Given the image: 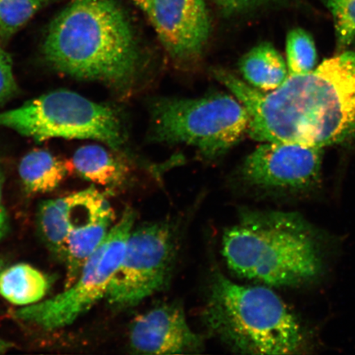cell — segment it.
I'll return each mask as SVG.
<instances>
[{"label":"cell","mask_w":355,"mask_h":355,"mask_svg":"<svg viewBox=\"0 0 355 355\" xmlns=\"http://www.w3.org/2000/svg\"><path fill=\"white\" fill-rule=\"evenodd\" d=\"M221 83L244 106L252 139L325 146L355 140V51L337 52L311 72L264 92L224 71Z\"/></svg>","instance_id":"1"},{"label":"cell","mask_w":355,"mask_h":355,"mask_svg":"<svg viewBox=\"0 0 355 355\" xmlns=\"http://www.w3.org/2000/svg\"><path fill=\"white\" fill-rule=\"evenodd\" d=\"M43 54L59 72L111 84L130 81L137 66L130 22L114 0H72L51 22Z\"/></svg>","instance_id":"2"},{"label":"cell","mask_w":355,"mask_h":355,"mask_svg":"<svg viewBox=\"0 0 355 355\" xmlns=\"http://www.w3.org/2000/svg\"><path fill=\"white\" fill-rule=\"evenodd\" d=\"M222 254L236 276L266 286H296L322 270L320 245L296 213L244 211L225 230Z\"/></svg>","instance_id":"3"},{"label":"cell","mask_w":355,"mask_h":355,"mask_svg":"<svg viewBox=\"0 0 355 355\" xmlns=\"http://www.w3.org/2000/svg\"><path fill=\"white\" fill-rule=\"evenodd\" d=\"M204 319L238 353L293 354L306 343L301 323L269 286L241 285L220 273L213 277Z\"/></svg>","instance_id":"4"},{"label":"cell","mask_w":355,"mask_h":355,"mask_svg":"<svg viewBox=\"0 0 355 355\" xmlns=\"http://www.w3.org/2000/svg\"><path fill=\"white\" fill-rule=\"evenodd\" d=\"M0 127L37 141L55 137L93 139L113 149L123 144L121 123L112 109L67 90L48 93L0 113Z\"/></svg>","instance_id":"5"},{"label":"cell","mask_w":355,"mask_h":355,"mask_svg":"<svg viewBox=\"0 0 355 355\" xmlns=\"http://www.w3.org/2000/svg\"><path fill=\"white\" fill-rule=\"evenodd\" d=\"M152 119L158 141L193 146L211 158L232 148L250 125L244 106L234 96L225 94L158 101L153 105Z\"/></svg>","instance_id":"6"},{"label":"cell","mask_w":355,"mask_h":355,"mask_svg":"<svg viewBox=\"0 0 355 355\" xmlns=\"http://www.w3.org/2000/svg\"><path fill=\"white\" fill-rule=\"evenodd\" d=\"M135 220V211L127 208L89 257L73 285L50 300L16 311L15 317L46 330L60 329L73 324L105 298L122 263Z\"/></svg>","instance_id":"7"},{"label":"cell","mask_w":355,"mask_h":355,"mask_svg":"<svg viewBox=\"0 0 355 355\" xmlns=\"http://www.w3.org/2000/svg\"><path fill=\"white\" fill-rule=\"evenodd\" d=\"M175 254V232L171 224L157 221L133 227L105 298L119 309L139 304L166 286Z\"/></svg>","instance_id":"8"},{"label":"cell","mask_w":355,"mask_h":355,"mask_svg":"<svg viewBox=\"0 0 355 355\" xmlns=\"http://www.w3.org/2000/svg\"><path fill=\"white\" fill-rule=\"evenodd\" d=\"M323 148L287 141L263 143L243 162L244 180L257 188L298 192L321 179Z\"/></svg>","instance_id":"9"},{"label":"cell","mask_w":355,"mask_h":355,"mask_svg":"<svg viewBox=\"0 0 355 355\" xmlns=\"http://www.w3.org/2000/svg\"><path fill=\"white\" fill-rule=\"evenodd\" d=\"M139 8L173 58L190 60L201 54L211 31L206 0H144Z\"/></svg>","instance_id":"10"},{"label":"cell","mask_w":355,"mask_h":355,"mask_svg":"<svg viewBox=\"0 0 355 355\" xmlns=\"http://www.w3.org/2000/svg\"><path fill=\"white\" fill-rule=\"evenodd\" d=\"M69 199L65 288L77 281L83 266L103 241L116 219L109 200L94 187L70 194Z\"/></svg>","instance_id":"11"},{"label":"cell","mask_w":355,"mask_h":355,"mask_svg":"<svg viewBox=\"0 0 355 355\" xmlns=\"http://www.w3.org/2000/svg\"><path fill=\"white\" fill-rule=\"evenodd\" d=\"M128 340L132 352L139 354L196 353L202 346L178 303L159 305L137 315L131 324Z\"/></svg>","instance_id":"12"},{"label":"cell","mask_w":355,"mask_h":355,"mask_svg":"<svg viewBox=\"0 0 355 355\" xmlns=\"http://www.w3.org/2000/svg\"><path fill=\"white\" fill-rule=\"evenodd\" d=\"M239 70L248 85L264 92L276 90L288 76L286 60L268 42L259 44L244 55L239 62Z\"/></svg>","instance_id":"13"},{"label":"cell","mask_w":355,"mask_h":355,"mask_svg":"<svg viewBox=\"0 0 355 355\" xmlns=\"http://www.w3.org/2000/svg\"><path fill=\"white\" fill-rule=\"evenodd\" d=\"M73 165L83 179L109 189L121 187L130 175L125 163L97 145L78 149L73 155Z\"/></svg>","instance_id":"14"},{"label":"cell","mask_w":355,"mask_h":355,"mask_svg":"<svg viewBox=\"0 0 355 355\" xmlns=\"http://www.w3.org/2000/svg\"><path fill=\"white\" fill-rule=\"evenodd\" d=\"M68 171L64 162L44 150L26 154L19 168L22 184L33 194L52 192L64 181Z\"/></svg>","instance_id":"15"},{"label":"cell","mask_w":355,"mask_h":355,"mask_svg":"<svg viewBox=\"0 0 355 355\" xmlns=\"http://www.w3.org/2000/svg\"><path fill=\"white\" fill-rule=\"evenodd\" d=\"M50 288L44 275L28 264H17L0 275V295L10 303L30 306L42 301Z\"/></svg>","instance_id":"16"},{"label":"cell","mask_w":355,"mask_h":355,"mask_svg":"<svg viewBox=\"0 0 355 355\" xmlns=\"http://www.w3.org/2000/svg\"><path fill=\"white\" fill-rule=\"evenodd\" d=\"M68 196L48 200L39 210V225L47 246L61 260L64 261L68 235Z\"/></svg>","instance_id":"17"},{"label":"cell","mask_w":355,"mask_h":355,"mask_svg":"<svg viewBox=\"0 0 355 355\" xmlns=\"http://www.w3.org/2000/svg\"><path fill=\"white\" fill-rule=\"evenodd\" d=\"M286 51L288 76L308 73L316 68V44L307 31L300 28L291 30L286 37Z\"/></svg>","instance_id":"18"},{"label":"cell","mask_w":355,"mask_h":355,"mask_svg":"<svg viewBox=\"0 0 355 355\" xmlns=\"http://www.w3.org/2000/svg\"><path fill=\"white\" fill-rule=\"evenodd\" d=\"M50 0H0V37L8 39Z\"/></svg>","instance_id":"19"},{"label":"cell","mask_w":355,"mask_h":355,"mask_svg":"<svg viewBox=\"0 0 355 355\" xmlns=\"http://www.w3.org/2000/svg\"><path fill=\"white\" fill-rule=\"evenodd\" d=\"M334 22L337 52L355 43V0H322Z\"/></svg>","instance_id":"20"},{"label":"cell","mask_w":355,"mask_h":355,"mask_svg":"<svg viewBox=\"0 0 355 355\" xmlns=\"http://www.w3.org/2000/svg\"><path fill=\"white\" fill-rule=\"evenodd\" d=\"M17 92L10 55L0 48V104L10 98Z\"/></svg>","instance_id":"21"},{"label":"cell","mask_w":355,"mask_h":355,"mask_svg":"<svg viewBox=\"0 0 355 355\" xmlns=\"http://www.w3.org/2000/svg\"><path fill=\"white\" fill-rule=\"evenodd\" d=\"M276 0H218L219 4L225 12H236L248 10L252 7L260 6Z\"/></svg>","instance_id":"22"},{"label":"cell","mask_w":355,"mask_h":355,"mask_svg":"<svg viewBox=\"0 0 355 355\" xmlns=\"http://www.w3.org/2000/svg\"><path fill=\"white\" fill-rule=\"evenodd\" d=\"M8 217L3 204V177L0 173V241L7 232Z\"/></svg>","instance_id":"23"},{"label":"cell","mask_w":355,"mask_h":355,"mask_svg":"<svg viewBox=\"0 0 355 355\" xmlns=\"http://www.w3.org/2000/svg\"><path fill=\"white\" fill-rule=\"evenodd\" d=\"M12 344L8 343V341L0 338V354L6 352L8 349L12 347Z\"/></svg>","instance_id":"24"},{"label":"cell","mask_w":355,"mask_h":355,"mask_svg":"<svg viewBox=\"0 0 355 355\" xmlns=\"http://www.w3.org/2000/svg\"><path fill=\"white\" fill-rule=\"evenodd\" d=\"M4 263L3 261L0 259V275H1L3 270H4Z\"/></svg>","instance_id":"25"},{"label":"cell","mask_w":355,"mask_h":355,"mask_svg":"<svg viewBox=\"0 0 355 355\" xmlns=\"http://www.w3.org/2000/svg\"><path fill=\"white\" fill-rule=\"evenodd\" d=\"M132 2H135L137 6H140L141 3L144 1V0H132Z\"/></svg>","instance_id":"26"}]
</instances>
